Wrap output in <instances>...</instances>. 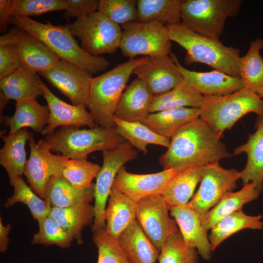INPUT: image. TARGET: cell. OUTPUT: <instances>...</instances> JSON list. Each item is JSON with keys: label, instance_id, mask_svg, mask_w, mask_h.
<instances>
[{"label": "cell", "instance_id": "6da1fadb", "mask_svg": "<svg viewBox=\"0 0 263 263\" xmlns=\"http://www.w3.org/2000/svg\"><path fill=\"white\" fill-rule=\"evenodd\" d=\"M222 135L200 118L183 126L171 137L159 158L164 169L206 165L232 155L221 141Z\"/></svg>", "mask_w": 263, "mask_h": 263}, {"label": "cell", "instance_id": "7a4b0ae2", "mask_svg": "<svg viewBox=\"0 0 263 263\" xmlns=\"http://www.w3.org/2000/svg\"><path fill=\"white\" fill-rule=\"evenodd\" d=\"M169 38L187 51V65L201 63L228 75L240 77V50L219 39L201 35L182 23L166 25Z\"/></svg>", "mask_w": 263, "mask_h": 263}, {"label": "cell", "instance_id": "3957f363", "mask_svg": "<svg viewBox=\"0 0 263 263\" xmlns=\"http://www.w3.org/2000/svg\"><path fill=\"white\" fill-rule=\"evenodd\" d=\"M9 23L18 26L45 43L60 59L77 65L91 75L107 69L110 62L101 56H94L80 47L68 25L56 26L49 21L41 23L29 17L12 16Z\"/></svg>", "mask_w": 263, "mask_h": 263}, {"label": "cell", "instance_id": "277c9868", "mask_svg": "<svg viewBox=\"0 0 263 263\" xmlns=\"http://www.w3.org/2000/svg\"><path fill=\"white\" fill-rule=\"evenodd\" d=\"M44 140L52 151L69 159H87L93 152L115 149L127 141L115 127L99 126L88 129L73 126L61 127L46 136Z\"/></svg>", "mask_w": 263, "mask_h": 263}, {"label": "cell", "instance_id": "5b68a950", "mask_svg": "<svg viewBox=\"0 0 263 263\" xmlns=\"http://www.w3.org/2000/svg\"><path fill=\"white\" fill-rule=\"evenodd\" d=\"M144 59L145 56L130 59L92 78L87 107L97 126L115 127L113 116L120 96L134 69Z\"/></svg>", "mask_w": 263, "mask_h": 263}, {"label": "cell", "instance_id": "8992f818", "mask_svg": "<svg viewBox=\"0 0 263 263\" xmlns=\"http://www.w3.org/2000/svg\"><path fill=\"white\" fill-rule=\"evenodd\" d=\"M199 109L200 118L222 135L248 113L263 115V99L243 88L225 95L205 96Z\"/></svg>", "mask_w": 263, "mask_h": 263}, {"label": "cell", "instance_id": "52a82bcc", "mask_svg": "<svg viewBox=\"0 0 263 263\" xmlns=\"http://www.w3.org/2000/svg\"><path fill=\"white\" fill-rule=\"evenodd\" d=\"M241 0H186L181 8V22L194 32L219 39L226 20L236 16Z\"/></svg>", "mask_w": 263, "mask_h": 263}, {"label": "cell", "instance_id": "ba28073f", "mask_svg": "<svg viewBox=\"0 0 263 263\" xmlns=\"http://www.w3.org/2000/svg\"><path fill=\"white\" fill-rule=\"evenodd\" d=\"M122 27L119 48L122 55L129 59L138 55L155 57L171 53V41L163 24L134 21L122 25Z\"/></svg>", "mask_w": 263, "mask_h": 263}, {"label": "cell", "instance_id": "9c48e42d", "mask_svg": "<svg viewBox=\"0 0 263 263\" xmlns=\"http://www.w3.org/2000/svg\"><path fill=\"white\" fill-rule=\"evenodd\" d=\"M68 25L72 35L80 39L82 48L91 55L112 54L119 48L122 33L119 25L98 11Z\"/></svg>", "mask_w": 263, "mask_h": 263}, {"label": "cell", "instance_id": "30bf717a", "mask_svg": "<svg viewBox=\"0 0 263 263\" xmlns=\"http://www.w3.org/2000/svg\"><path fill=\"white\" fill-rule=\"evenodd\" d=\"M103 164L96 177L94 187V218L93 233L106 227V205L114 178L119 169L128 162L135 159L138 153L128 141L117 148L102 151Z\"/></svg>", "mask_w": 263, "mask_h": 263}, {"label": "cell", "instance_id": "8fae6325", "mask_svg": "<svg viewBox=\"0 0 263 263\" xmlns=\"http://www.w3.org/2000/svg\"><path fill=\"white\" fill-rule=\"evenodd\" d=\"M240 172L224 169L219 162L205 165L199 188L188 205L201 219L226 193L236 188Z\"/></svg>", "mask_w": 263, "mask_h": 263}, {"label": "cell", "instance_id": "7c38bea8", "mask_svg": "<svg viewBox=\"0 0 263 263\" xmlns=\"http://www.w3.org/2000/svg\"><path fill=\"white\" fill-rule=\"evenodd\" d=\"M169 211V206L159 194L146 196L136 202V220L160 251L169 238L179 230Z\"/></svg>", "mask_w": 263, "mask_h": 263}, {"label": "cell", "instance_id": "4fadbf2b", "mask_svg": "<svg viewBox=\"0 0 263 263\" xmlns=\"http://www.w3.org/2000/svg\"><path fill=\"white\" fill-rule=\"evenodd\" d=\"M30 156L26 162L24 173L31 188L43 199L45 190L50 178L62 173L69 159L62 154H53L44 139L37 143L32 133L28 139Z\"/></svg>", "mask_w": 263, "mask_h": 263}, {"label": "cell", "instance_id": "5bb4252c", "mask_svg": "<svg viewBox=\"0 0 263 263\" xmlns=\"http://www.w3.org/2000/svg\"><path fill=\"white\" fill-rule=\"evenodd\" d=\"M39 73L69 98L73 105L87 107L92 75L75 63L62 59Z\"/></svg>", "mask_w": 263, "mask_h": 263}, {"label": "cell", "instance_id": "9a60e30c", "mask_svg": "<svg viewBox=\"0 0 263 263\" xmlns=\"http://www.w3.org/2000/svg\"><path fill=\"white\" fill-rule=\"evenodd\" d=\"M132 74L136 75L154 96L172 90L184 80L170 55L145 56L144 61L135 67Z\"/></svg>", "mask_w": 263, "mask_h": 263}, {"label": "cell", "instance_id": "2e32d148", "mask_svg": "<svg viewBox=\"0 0 263 263\" xmlns=\"http://www.w3.org/2000/svg\"><path fill=\"white\" fill-rule=\"evenodd\" d=\"M187 168H171L150 174H134L128 172L123 166L118 170L112 187L136 203L146 196L161 194L171 179Z\"/></svg>", "mask_w": 263, "mask_h": 263}, {"label": "cell", "instance_id": "e0dca14e", "mask_svg": "<svg viewBox=\"0 0 263 263\" xmlns=\"http://www.w3.org/2000/svg\"><path fill=\"white\" fill-rule=\"evenodd\" d=\"M40 83L43 96L49 111L48 124L41 132L42 135L46 136L53 133L59 126H88L93 128L96 126L94 117L85 106L67 103L56 96L41 80Z\"/></svg>", "mask_w": 263, "mask_h": 263}, {"label": "cell", "instance_id": "ac0fdd59", "mask_svg": "<svg viewBox=\"0 0 263 263\" xmlns=\"http://www.w3.org/2000/svg\"><path fill=\"white\" fill-rule=\"evenodd\" d=\"M184 79L204 96L225 95L244 88L239 77L233 76L217 70L207 72L189 70L183 67L177 57L171 53Z\"/></svg>", "mask_w": 263, "mask_h": 263}, {"label": "cell", "instance_id": "d6986e66", "mask_svg": "<svg viewBox=\"0 0 263 263\" xmlns=\"http://www.w3.org/2000/svg\"><path fill=\"white\" fill-rule=\"evenodd\" d=\"M169 211L176 222L185 242L195 248L204 260H209L212 251L207 231L202 226L200 216L188 204L170 207Z\"/></svg>", "mask_w": 263, "mask_h": 263}, {"label": "cell", "instance_id": "ffe728a7", "mask_svg": "<svg viewBox=\"0 0 263 263\" xmlns=\"http://www.w3.org/2000/svg\"><path fill=\"white\" fill-rule=\"evenodd\" d=\"M153 98L144 84L136 78L121 94L114 116L125 121L142 123L150 113Z\"/></svg>", "mask_w": 263, "mask_h": 263}, {"label": "cell", "instance_id": "44dd1931", "mask_svg": "<svg viewBox=\"0 0 263 263\" xmlns=\"http://www.w3.org/2000/svg\"><path fill=\"white\" fill-rule=\"evenodd\" d=\"M255 132L246 142L234 150L233 155L245 153L247 160L244 168L240 172L243 184L251 182L260 191L263 190V115L258 116Z\"/></svg>", "mask_w": 263, "mask_h": 263}, {"label": "cell", "instance_id": "7402d4cb", "mask_svg": "<svg viewBox=\"0 0 263 263\" xmlns=\"http://www.w3.org/2000/svg\"><path fill=\"white\" fill-rule=\"evenodd\" d=\"M118 243L130 263H155L160 251L135 219L118 236Z\"/></svg>", "mask_w": 263, "mask_h": 263}, {"label": "cell", "instance_id": "603a6c76", "mask_svg": "<svg viewBox=\"0 0 263 263\" xmlns=\"http://www.w3.org/2000/svg\"><path fill=\"white\" fill-rule=\"evenodd\" d=\"M95 184L76 188L62 173L53 176L46 186L43 199L51 207H66L80 203H90L94 199Z\"/></svg>", "mask_w": 263, "mask_h": 263}, {"label": "cell", "instance_id": "cb8c5ba5", "mask_svg": "<svg viewBox=\"0 0 263 263\" xmlns=\"http://www.w3.org/2000/svg\"><path fill=\"white\" fill-rule=\"evenodd\" d=\"M49 118L48 106L40 105L36 99L17 101L16 111L12 116L0 117L4 125L10 128L9 134L27 127L41 133L48 124Z\"/></svg>", "mask_w": 263, "mask_h": 263}, {"label": "cell", "instance_id": "d4e9b609", "mask_svg": "<svg viewBox=\"0 0 263 263\" xmlns=\"http://www.w3.org/2000/svg\"><path fill=\"white\" fill-rule=\"evenodd\" d=\"M199 118V109L180 107L151 113L142 123L160 136L170 139L181 127Z\"/></svg>", "mask_w": 263, "mask_h": 263}, {"label": "cell", "instance_id": "484cf974", "mask_svg": "<svg viewBox=\"0 0 263 263\" xmlns=\"http://www.w3.org/2000/svg\"><path fill=\"white\" fill-rule=\"evenodd\" d=\"M16 45L22 64L35 73L50 68L60 59L45 43L26 31Z\"/></svg>", "mask_w": 263, "mask_h": 263}, {"label": "cell", "instance_id": "4316f807", "mask_svg": "<svg viewBox=\"0 0 263 263\" xmlns=\"http://www.w3.org/2000/svg\"><path fill=\"white\" fill-rule=\"evenodd\" d=\"M205 165L190 166L176 174L161 193L169 207L187 205L201 180Z\"/></svg>", "mask_w": 263, "mask_h": 263}, {"label": "cell", "instance_id": "83f0119b", "mask_svg": "<svg viewBox=\"0 0 263 263\" xmlns=\"http://www.w3.org/2000/svg\"><path fill=\"white\" fill-rule=\"evenodd\" d=\"M40 79L22 64L15 72L0 79L1 92L8 100L36 99L43 95Z\"/></svg>", "mask_w": 263, "mask_h": 263}, {"label": "cell", "instance_id": "f1b7e54d", "mask_svg": "<svg viewBox=\"0 0 263 263\" xmlns=\"http://www.w3.org/2000/svg\"><path fill=\"white\" fill-rule=\"evenodd\" d=\"M261 192L254 184L249 182L238 191L227 192L201 218L203 228L207 231L221 220L242 210L244 205L257 199Z\"/></svg>", "mask_w": 263, "mask_h": 263}, {"label": "cell", "instance_id": "f546056e", "mask_svg": "<svg viewBox=\"0 0 263 263\" xmlns=\"http://www.w3.org/2000/svg\"><path fill=\"white\" fill-rule=\"evenodd\" d=\"M105 212V231L117 238L120 234L136 219V203L113 187L108 198Z\"/></svg>", "mask_w": 263, "mask_h": 263}, {"label": "cell", "instance_id": "4dcf8cb0", "mask_svg": "<svg viewBox=\"0 0 263 263\" xmlns=\"http://www.w3.org/2000/svg\"><path fill=\"white\" fill-rule=\"evenodd\" d=\"M31 134L23 128L1 136L4 143L0 150V164L8 174L11 186L15 178L24 173L27 161L25 144Z\"/></svg>", "mask_w": 263, "mask_h": 263}, {"label": "cell", "instance_id": "1f68e13d", "mask_svg": "<svg viewBox=\"0 0 263 263\" xmlns=\"http://www.w3.org/2000/svg\"><path fill=\"white\" fill-rule=\"evenodd\" d=\"M49 215L72 235L77 244H81L82 231L85 226L93 225L94 209L90 203H80L66 207H52Z\"/></svg>", "mask_w": 263, "mask_h": 263}, {"label": "cell", "instance_id": "d6a6232c", "mask_svg": "<svg viewBox=\"0 0 263 263\" xmlns=\"http://www.w3.org/2000/svg\"><path fill=\"white\" fill-rule=\"evenodd\" d=\"M181 0H137V21L167 25L181 22Z\"/></svg>", "mask_w": 263, "mask_h": 263}, {"label": "cell", "instance_id": "836d02e7", "mask_svg": "<svg viewBox=\"0 0 263 263\" xmlns=\"http://www.w3.org/2000/svg\"><path fill=\"white\" fill-rule=\"evenodd\" d=\"M263 48V40L252 41L247 53L241 56L240 78L244 88L263 98V58L260 51Z\"/></svg>", "mask_w": 263, "mask_h": 263}, {"label": "cell", "instance_id": "e575fe53", "mask_svg": "<svg viewBox=\"0 0 263 263\" xmlns=\"http://www.w3.org/2000/svg\"><path fill=\"white\" fill-rule=\"evenodd\" d=\"M262 218L261 215L250 216L240 210L221 220L211 228L208 236L212 252L225 240L239 231L246 228L262 229Z\"/></svg>", "mask_w": 263, "mask_h": 263}, {"label": "cell", "instance_id": "d590c367", "mask_svg": "<svg viewBox=\"0 0 263 263\" xmlns=\"http://www.w3.org/2000/svg\"><path fill=\"white\" fill-rule=\"evenodd\" d=\"M204 99V96L184 79L172 90L154 96L150 113L180 107L200 109Z\"/></svg>", "mask_w": 263, "mask_h": 263}, {"label": "cell", "instance_id": "8d00e7d4", "mask_svg": "<svg viewBox=\"0 0 263 263\" xmlns=\"http://www.w3.org/2000/svg\"><path fill=\"white\" fill-rule=\"evenodd\" d=\"M113 121L117 132L133 147L147 154L150 144L162 146L167 148L170 145L169 139L156 134L140 122L122 120L114 116Z\"/></svg>", "mask_w": 263, "mask_h": 263}, {"label": "cell", "instance_id": "74e56055", "mask_svg": "<svg viewBox=\"0 0 263 263\" xmlns=\"http://www.w3.org/2000/svg\"><path fill=\"white\" fill-rule=\"evenodd\" d=\"M11 186L14 187V192L5 201V207H11L17 203H23L28 207L33 218L37 221L49 214L52 207L49 203L38 196L21 176L15 178Z\"/></svg>", "mask_w": 263, "mask_h": 263}, {"label": "cell", "instance_id": "f35d334b", "mask_svg": "<svg viewBox=\"0 0 263 263\" xmlns=\"http://www.w3.org/2000/svg\"><path fill=\"white\" fill-rule=\"evenodd\" d=\"M39 229L31 241L33 244L56 245L69 248L74 241L72 235L49 215L37 220Z\"/></svg>", "mask_w": 263, "mask_h": 263}, {"label": "cell", "instance_id": "ab89813d", "mask_svg": "<svg viewBox=\"0 0 263 263\" xmlns=\"http://www.w3.org/2000/svg\"><path fill=\"white\" fill-rule=\"evenodd\" d=\"M197 250L188 245L179 230L171 236L162 247L159 263H197Z\"/></svg>", "mask_w": 263, "mask_h": 263}, {"label": "cell", "instance_id": "60d3db41", "mask_svg": "<svg viewBox=\"0 0 263 263\" xmlns=\"http://www.w3.org/2000/svg\"><path fill=\"white\" fill-rule=\"evenodd\" d=\"M100 166L87 159H69L62 174L76 188H83L92 184Z\"/></svg>", "mask_w": 263, "mask_h": 263}, {"label": "cell", "instance_id": "b9f144b4", "mask_svg": "<svg viewBox=\"0 0 263 263\" xmlns=\"http://www.w3.org/2000/svg\"><path fill=\"white\" fill-rule=\"evenodd\" d=\"M137 0H99L98 11L114 23L123 25L137 21Z\"/></svg>", "mask_w": 263, "mask_h": 263}, {"label": "cell", "instance_id": "7bdbcfd3", "mask_svg": "<svg viewBox=\"0 0 263 263\" xmlns=\"http://www.w3.org/2000/svg\"><path fill=\"white\" fill-rule=\"evenodd\" d=\"M105 229L93 233V241L98 250L97 263H130L117 239L107 234Z\"/></svg>", "mask_w": 263, "mask_h": 263}, {"label": "cell", "instance_id": "ee69618b", "mask_svg": "<svg viewBox=\"0 0 263 263\" xmlns=\"http://www.w3.org/2000/svg\"><path fill=\"white\" fill-rule=\"evenodd\" d=\"M66 8V0H15L12 15L29 17Z\"/></svg>", "mask_w": 263, "mask_h": 263}, {"label": "cell", "instance_id": "f6af8a7d", "mask_svg": "<svg viewBox=\"0 0 263 263\" xmlns=\"http://www.w3.org/2000/svg\"><path fill=\"white\" fill-rule=\"evenodd\" d=\"M21 65L17 45L0 46V79L16 71Z\"/></svg>", "mask_w": 263, "mask_h": 263}, {"label": "cell", "instance_id": "bcb514c9", "mask_svg": "<svg viewBox=\"0 0 263 263\" xmlns=\"http://www.w3.org/2000/svg\"><path fill=\"white\" fill-rule=\"evenodd\" d=\"M66 2L67 8L62 15L65 19L76 18L77 19L98 11L97 0H66Z\"/></svg>", "mask_w": 263, "mask_h": 263}, {"label": "cell", "instance_id": "7dc6e473", "mask_svg": "<svg viewBox=\"0 0 263 263\" xmlns=\"http://www.w3.org/2000/svg\"><path fill=\"white\" fill-rule=\"evenodd\" d=\"M15 0H0V31L5 33L8 30L7 24L13 16Z\"/></svg>", "mask_w": 263, "mask_h": 263}, {"label": "cell", "instance_id": "c3c4849f", "mask_svg": "<svg viewBox=\"0 0 263 263\" xmlns=\"http://www.w3.org/2000/svg\"><path fill=\"white\" fill-rule=\"evenodd\" d=\"M21 27L15 25L9 32L0 37V46L7 45H16L19 36L24 32Z\"/></svg>", "mask_w": 263, "mask_h": 263}, {"label": "cell", "instance_id": "681fc988", "mask_svg": "<svg viewBox=\"0 0 263 263\" xmlns=\"http://www.w3.org/2000/svg\"><path fill=\"white\" fill-rule=\"evenodd\" d=\"M11 225L7 224L4 225L2 223L1 217L0 218V252H5L8 247L9 238L8 234L11 228Z\"/></svg>", "mask_w": 263, "mask_h": 263}, {"label": "cell", "instance_id": "f907efd6", "mask_svg": "<svg viewBox=\"0 0 263 263\" xmlns=\"http://www.w3.org/2000/svg\"><path fill=\"white\" fill-rule=\"evenodd\" d=\"M0 113L4 109L9 100H8L4 95L0 92Z\"/></svg>", "mask_w": 263, "mask_h": 263}]
</instances>
